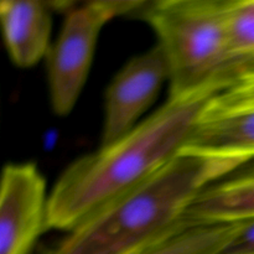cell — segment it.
Here are the masks:
<instances>
[{
  "label": "cell",
  "instance_id": "cell-1",
  "mask_svg": "<svg viewBox=\"0 0 254 254\" xmlns=\"http://www.w3.org/2000/svg\"><path fill=\"white\" fill-rule=\"evenodd\" d=\"M227 88L169 98L116 143L74 160L49 195L47 230L69 232L163 170L183 153L213 98Z\"/></svg>",
  "mask_w": 254,
  "mask_h": 254
},
{
  "label": "cell",
  "instance_id": "cell-4",
  "mask_svg": "<svg viewBox=\"0 0 254 254\" xmlns=\"http://www.w3.org/2000/svg\"><path fill=\"white\" fill-rule=\"evenodd\" d=\"M144 1L94 0L64 2L61 31L46 56L52 111L66 117L73 111L88 78L102 29L114 17L136 12Z\"/></svg>",
  "mask_w": 254,
  "mask_h": 254
},
{
  "label": "cell",
  "instance_id": "cell-10",
  "mask_svg": "<svg viewBox=\"0 0 254 254\" xmlns=\"http://www.w3.org/2000/svg\"><path fill=\"white\" fill-rule=\"evenodd\" d=\"M235 230L232 225H183L160 242L135 254H215Z\"/></svg>",
  "mask_w": 254,
  "mask_h": 254
},
{
  "label": "cell",
  "instance_id": "cell-13",
  "mask_svg": "<svg viewBox=\"0 0 254 254\" xmlns=\"http://www.w3.org/2000/svg\"><path fill=\"white\" fill-rule=\"evenodd\" d=\"M215 254H254V217L236 222L231 237Z\"/></svg>",
  "mask_w": 254,
  "mask_h": 254
},
{
  "label": "cell",
  "instance_id": "cell-9",
  "mask_svg": "<svg viewBox=\"0 0 254 254\" xmlns=\"http://www.w3.org/2000/svg\"><path fill=\"white\" fill-rule=\"evenodd\" d=\"M253 217L254 168H251L240 169L207 186L188 208L184 221L193 226H211Z\"/></svg>",
  "mask_w": 254,
  "mask_h": 254
},
{
  "label": "cell",
  "instance_id": "cell-5",
  "mask_svg": "<svg viewBox=\"0 0 254 254\" xmlns=\"http://www.w3.org/2000/svg\"><path fill=\"white\" fill-rule=\"evenodd\" d=\"M46 180L36 164L11 163L2 169L0 254H30L47 221Z\"/></svg>",
  "mask_w": 254,
  "mask_h": 254
},
{
  "label": "cell",
  "instance_id": "cell-11",
  "mask_svg": "<svg viewBox=\"0 0 254 254\" xmlns=\"http://www.w3.org/2000/svg\"><path fill=\"white\" fill-rule=\"evenodd\" d=\"M226 31L233 56L254 66V0H228Z\"/></svg>",
  "mask_w": 254,
  "mask_h": 254
},
{
  "label": "cell",
  "instance_id": "cell-12",
  "mask_svg": "<svg viewBox=\"0 0 254 254\" xmlns=\"http://www.w3.org/2000/svg\"><path fill=\"white\" fill-rule=\"evenodd\" d=\"M212 111H243L254 109V66L241 74L237 81L213 98Z\"/></svg>",
  "mask_w": 254,
  "mask_h": 254
},
{
  "label": "cell",
  "instance_id": "cell-2",
  "mask_svg": "<svg viewBox=\"0 0 254 254\" xmlns=\"http://www.w3.org/2000/svg\"><path fill=\"white\" fill-rule=\"evenodd\" d=\"M248 161L181 153L140 186L112 201L44 254H135L160 242L207 186Z\"/></svg>",
  "mask_w": 254,
  "mask_h": 254
},
{
  "label": "cell",
  "instance_id": "cell-8",
  "mask_svg": "<svg viewBox=\"0 0 254 254\" xmlns=\"http://www.w3.org/2000/svg\"><path fill=\"white\" fill-rule=\"evenodd\" d=\"M210 107L183 153L254 161V109L218 112Z\"/></svg>",
  "mask_w": 254,
  "mask_h": 254
},
{
  "label": "cell",
  "instance_id": "cell-3",
  "mask_svg": "<svg viewBox=\"0 0 254 254\" xmlns=\"http://www.w3.org/2000/svg\"><path fill=\"white\" fill-rule=\"evenodd\" d=\"M228 0L144 1L136 10L158 36L169 66V98L210 87L230 88L251 64L236 59L228 46Z\"/></svg>",
  "mask_w": 254,
  "mask_h": 254
},
{
  "label": "cell",
  "instance_id": "cell-6",
  "mask_svg": "<svg viewBox=\"0 0 254 254\" xmlns=\"http://www.w3.org/2000/svg\"><path fill=\"white\" fill-rule=\"evenodd\" d=\"M169 82V66L159 45L129 60L106 91L101 146L111 145L138 126Z\"/></svg>",
  "mask_w": 254,
  "mask_h": 254
},
{
  "label": "cell",
  "instance_id": "cell-7",
  "mask_svg": "<svg viewBox=\"0 0 254 254\" xmlns=\"http://www.w3.org/2000/svg\"><path fill=\"white\" fill-rule=\"evenodd\" d=\"M55 2L2 0L0 22L7 54L20 68H30L46 59L51 47Z\"/></svg>",
  "mask_w": 254,
  "mask_h": 254
}]
</instances>
